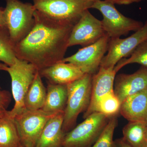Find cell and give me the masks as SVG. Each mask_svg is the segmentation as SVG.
Wrapping results in <instances>:
<instances>
[{"mask_svg":"<svg viewBox=\"0 0 147 147\" xmlns=\"http://www.w3.org/2000/svg\"><path fill=\"white\" fill-rule=\"evenodd\" d=\"M34 24L26 36L15 45L16 57L34 65L38 71L64 58L74 25L56 21L36 10Z\"/></svg>","mask_w":147,"mask_h":147,"instance_id":"6da1fadb","label":"cell"},{"mask_svg":"<svg viewBox=\"0 0 147 147\" xmlns=\"http://www.w3.org/2000/svg\"><path fill=\"white\" fill-rule=\"evenodd\" d=\"M92 75L85 74L67 84V100L64 113L62 129L66 134L75 127L78 116L89 105L91 95Z\"/></svg>","mask_w":147,"mask_h":147,"instance_id":"7a4b0ae2","label":"cell"},{"mask_svg":"<svg viewBox=\"0 0 147 147\" xmlns=\"http://www.w3.org/2000/svg\"><path fill=\"white\" fill-rule=\"evenodd\" d=\"M3 17L11 39L16 45L31 30L34 24L33 4L19 0H6Z\"/></svg>","mask_w":147,"mask_h":147,"instance_id":"3957f363","label":"cell"},{"mask_svg":"<svg viewBox=\"0 0 147 147\" xmlns=\"http://www.w3.org/2000/svg\"><path fill=\"white\" fill-rule=\"evenodd\" d=\"M36 10L56 21L75 25L93 0H33Z\"/></svg>","mask_w":147,"mask_h":147,"instance_id":"277c9868","label":"cell"},{"mask_svg":"<svg viewBox=\"0 0 147 147\" xmlns=\"http://www.w3.org/2000/svg\"><path fill=\"white\" fill-rule=\"evenodd\" d=\"M6 71L11 79V91L15 102L13 108L9 113L14 118L26 109L25 96L39 71L32 64L17 58L15 63L7 67Z\"/></svg>","mask_w":147,"mask_h":147,"instance_id":"5b68a950","label":"cell"},{"mask_svg":"<svg viewBox=\"0 0 147 147\" xmlns=\"http://www.w3.org/2000/svg\"><path fill=\"white\" fill-rule=\"evenodd\" d=\"M92 8L102 13V28L110 38H120L130 32L137 31L144 25L141 21L124 16L116 9L115 4L104 0L94 1Z\"/></svg>","mask_w":147,"mask_h":147,"instance_id":"8992f818","label":"cell"},{"mask_svg":"<svg viewBox=\"0 0 147 147\" xmlns=\"http://www.w3.org/2000/svg\"><path fill=\"white\" fill-rule=\"evenodd\" d=\"M110 117L94 112L65 134L63 147H91L96 142Z\"/></svg>","mask_w":147,"mask_h":147,"instance_id":"52a82bcc","label":"cell"},{"mask_svg":"<svg viewBox=\"0 0 147 147\" xmlns=\"http://www.w3.org/2000/svg\"><path fill=\"white\" fill-rule=\"evenodd\" d=\"M57 114L47 113L42 109L30 110L26 109L15 116L14 121L21 145L35 147L45 125Z\"/></svg>","mask_w":147,"mask_h":147,"instance_id":"ba28073f","label":"cell"},{"mask_svg":"<svg viewBox=\"0 0 147 147\" xmlns=\"http://www.w3.org/2000/svg\"><path fill=\"white\" fill-rule=\"evenodd\" d=\"M147 40V20L139 30L125 38H110L108 54L102 59L100 67L114 68L122 59L129 57L140 44Z\"/></svg>","mask_w":147,"mask_h":147,"instance_id":"9c48e42d","label":"cell"},{"mask_svg":"<svg viewBox=\"0 0 147 147\" xmlns=\"http://www.w3.org/2000/svg\"><path fill=\"white\" fill-rule=\"evenodd\" d=\"M110 38L107 34L94 43L80 49L62 62L73 64L85 74L93 75L98 71L102 59L108 51Z\"/></svg>","mask_w":147,"mask_h":147,"instance_id":"30bf717a","label":"cell"},{"mask_svg":"<svg viewBox=\"0 0 147 147\" xmlns=\"http://www.w3.org/2000/svg\"><path fill=\"white\" fill-rule=\"evenodd\" d=\"M105 34L101 21L87 9L73 27L69 39L68 47L77 45L86 47L96 42Z\"/></svg>","mask_w":147,"mask_h":147,"instance_id":"8fae6325","label":"cell"},{"mask_svg":"<svg viewBox=\"0 0 147 147\" xmlns=\"http://www.w3.org/2000/svg\"><path fill=\"white\" fill-rule=\"evenodd\" d=\"M116 74L114 68L100 67L98 71L93 75L90 100L88 107L84 113V119L96 112L98 102L103 96L114 92Z\"/></svg>","mask_w":147,"mask_h":147,"instance_id":"7c38bea8","label":"cell"},{"mask_svg":"<svg viewBox=\"0 0 147 147\" xmlns=\"http://www.w3.org/2000/svg\"><path fill=\"white\" fill-rule=\"evenodd\" d=\"M147 87V68L142 66L131 74L116 75L114 92L121 103L127 97Z\"/></svg>","mask_w":147,"mask_h":147,"instance_id":"4fadbf2b","label":"cell"},{"mask_svg":"<svg viewBox=\"0 0 147 147\" xmlns=\"http://www.w3.org/2000/svg\"><path fill=\"white\" fill-rule=\"evenodd\" d=\"M50 84L67 85L84 76L85 74L73 64L59 62L39 71Z\"/></svg>","mask_w":147,"mask_h":147,"instance_id":"5bb4252c","label":"cell"},{"mask_svg":"<svg viewBox=\"0 0 147 147\" xmlns=\"http://www.w3.org/2000/svg\"><path fill=\"white\" fill-rule=\"evenodd\" d=\"M119 112L129 121L147 124V87L124 100Z\"/></svg>","mask_w":147,"mask_h":147,"instance_id":"9a60e30c","label":"cell"},{"mask_svg":"<svg viewBox=\"0 0 147 147\" xmlns=\"http://www.w3.org/2000/svg\"><path fill=\"white\" fill-rule=\"evenodd\" d=\"M64 113H57L47 122L35 147H63L65 134L62 129Z\"/></svg>","mask_w":147,"mask_h":147,"instance_id":"2e32d148","label":"cell"},{"mask_svg":"<svg viewBox=\"0 0 147 147\" xmlns=\"http://www.w3.org/2000/svg\"><path fill=\"white\" fill-rule=\"evenodd\" d=\"M67 94V85L48 83L45 104L42 110L48 113H64Z\"/></svg>","mask_w":147,"mask_h":147,"instance_id":"e0dca14e","label":"cell"},{"mask_svg":"<svg viewBox=\"0 0 147 147\" xmlns=\"http://www.w3.org/2000/svg\"><path fill=\"white\" fill-rule=\"evenodd\" d=\"M21 145L14 118L5 110L0 114V147H20Z\"/></svg>","mask_w":147,"mask_h":147,"instance_id":"ac0fdd59","label":"cell"},{"mask_svg":"<svg viewBox=\"0 0 147 147\" xmlns=\"http://www.w3.org/2000/svg\"><path fill=\"white\" fill-rule=\"evenodd\" d=\"M41 78L38 71L27 92L24 100L25 108L27 110H40L45 104L47 89L45 88Z\"/></svg>","mask_w":147,"mask_h":147,"instance_id":"d6986e66","label":"cell"},{"mask_svg":"<svg viewBox=\"0 0 147 147\" xmlns=\"http://www.w3.org/2000/svg\"><path fill=\"white\" fill-rule=\"evenodd\" d=\"M123 138L132 147L147 146V124L139 121H129L123 129Z\"/></svg>","mask_w":147,"mask_h":147,"instance_id":"ffe728a7","label":"cell"},{"mask_svg":"<svg viewBox=\"0 0 147 147\" xmlns=\"http://www.w3.org/2000/svg\"><path fill=\"white\" fill-rule=\"evenodd\" d=\"M16 59L15 44L6 28L0 27V62L9 66L15 63Z\"/></svg>","mask_w":147,"mask_h":147,"instance_id":"44dd1931","label":"cell"},{"mask_svg":"<svg viewBox=\"0 0 147 147\" xmlns=\"http://www.w3.org/2000/svg\"><path fill=\"white\" fill-rule=\"evenodd\" d=\"M121 102L114 92L103 96L99 100L96 112L102 113L108 117H111L119 112Z\"/></svg>","mask_w":147,"mask_h":147,"instance_id":"7402d4cb","label":"cell"},{"mask_svg":"<svg viewBox=\"0 0 147 147\" xmlns=\"http://www.w3.org/2000/svg\"><path fill=\"white\" fill-rule=\"evenodd\" d=\"M132 63L139 64L147 68V40L140 44L128 59L124 58L121 60L114 69L117 73L125 66Z\"/></svg>","mask_w":147,"mask_h":147,"instance_id":"603a6c76","label":"cell"},{"mask_svg":"<svg viewBox=\"0 0 147 147\" xmlns=\"http://www.w3.org/2000/svg\"><path fill=\"white\" fill-rule=\"evenodd\" d=\"M117 124L116 116L111 117L98 139L91 147H115L113 136Z\"/></svg>","mask_w":147,"mask_h":147,"instance_id":"cb8c5ba5","label":"cell"},{"mask_svg":"<svg viewBox=\"0 0 147 147\" xmlns=\"http://www.w3.org/2000/svg\"><path fill=\"white\" fill-rule=\"evenodd\" d=\"M11 96L8 91L0 90V109L6 110L11 101Z\"/></svg>","mask_w":147,"mask_h":147,"instance_id":"d4e9b609","label":"cell"},{"mask_svg":"<svg viewBox=\"0 0 147 147\" xmlns=\"http://www.w3.org/2000/svg\"><path fill=\"white\" fill-rule=\"evenodd\" d=\"M114 4L120 5H128L133 3H139L144 0H104Z\"/></svg>","mask_w":147,"mask_h":147,"instance_id":"484cf974","label":"cell"},{"mask_svg":"<svg viewBox=\"0 0 147 147\" xmlns=\"http://www.w3.org/2000/svg\"><path fill=\"white\" fill-rule=\"evenodd\" d=\"M114 144L115 147H132L123 137L116 139Z\"/></svg>","mask_w":147,"mask_h":147,"instance_id":"4316f807","label":"cell"},{"mask_svg":"<svg viewBox=\"0 0 147 147\" xmlns=\"http://www.w3.org/2000/svg\"><path fill=\"white\" fill-rule=\"evenodd\" d=\"M0 27L6 28L3 17V9L0 8Z\"/></svg>","mask_w":147,"mask_h":147,"instance_id":"83f0119b","label":"cell"},{"mask_svg":"<svg viewBox=\"0 0 147 147\" xmlns=\"http://www.w3.org/2000/svg\"><path fill=\"white\" fill-rule=\"evenodd\" d=\"M8 66L5 64L1 62H0V70H3V71H5L6 70ZM1 90V88H0Z\"/></svg>","mask_w":147,"mask_h":147,"instance_id":"f1b7e54d","label":"cell"},{"mask_svg":"<svg viewBox=\"0 0 147 147\" xmlns=\"http://www.w3.org/2000/svg\"><path fill=\"white\" fill-rule=\"evenodd\" d=\"M6 110H3V109H0V114H1L2 112H3L4 111Z\"/></svg>","mask_w":147,"mask_h":147,"instance_id":"f546056e","label":"cell"},{"mask_svg":"<svg viewBox=\"0 0 147 147\" xmlns=\"http://www.w3.org/2000/svg\"><path fill=\"white\" fill-rule=\"evenodd\" d=\"M20 147H27L24 146H22V145H21V146H20Z\"/></svg>","mask_w":147,"mask_h":147,"instance_id":"4dcf8cb0","label":"cell"},{"mask_svg":"<svg viewBox=\"0 0 147 147\" xmlns=\"http://www.w3.org/2000/svg\"><path fill=\"white\" fill-rule=\"evenodd\" d=\"M93 1H96V0H93Z\"/></svg>","mask_w":147,"mask_h":147,"instance_id":"1f68e13d","label":"cell"},{"mask_svg":"<svg viewBox=\"0 0 147 147\" xmlns=\"http://www.w3.org/2000/svg\"><path fill=\"white\" fill-rule=\"evenodd\" d=\"M146 147H147V146H146Z\"/></svg>","mask_w":147,"mask_h":147,"instance_id":"d6a6232c","label":"cell"}]
</instances>
